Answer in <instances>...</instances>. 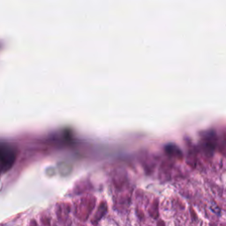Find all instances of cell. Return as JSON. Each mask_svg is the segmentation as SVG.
Instances as JSON below:
<instances>
[{"instance_id":"1","label":"cell","mask_w":226,"mask_h":226,"mask_svg":"<svg viewBox=\"0 0 226 226\" xmlns=\"http://www.w3.org/2000/svg\"><path fill=\"white\" fill-rule=\"evenodd\" d=\"M14 159V154L9 148L0 146V162L10 164Z\"/></svg>"}]
</instances>
